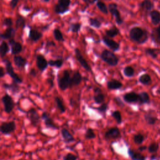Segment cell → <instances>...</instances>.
I'll return each mask as SVG.
<instances>
[{"instance_id":"6da1fadb","label":"cell","mask_w":160,"mask_h":160,"mask_svg":"<svg viewBox=\"0 0 160 160\" xmlns=\"http://www.w3.org/2000/svg\"><path fill=\"white\" fill-rule=\"evenodd\" d=\"M130 39L138 44H143L148 39V33L147 31L140 27L135 26L129 31Z\"/></svg>"},{"instance_id":"7a4b0ae2","label":"cell","mask_w":160,"mask_h":160,"mask_svg":"<svg viewBox=\"0 0 160 160\" xmlns=\"http://www.w3.org/2000/svg\"><path fill=\"white\" fill-rule=\"evenodd\" d=\"M100 58L104 62L111 66H116L119 62V59L116 55L108 49H104L101 52Z\"/></svg>"},{"instance_id":"3957f363","label":"cell","mask_w":160,"mask_h":160,"mask_svg":"<svg viewBox=\"0 0 160 160\" xmlns=\"http://www.w3.org/2000/svg\"><path fill=\"white\" fill-rule=\"evenodd\" d=\"M70 73L68 70L65 69L62 72L61 76L58 75V85L59 88L61 91H65L67 89L69 88L70 83Z\"/></svg>"},{"instance_id":"277c9868","label":"cell","mask_w":160,"mask_h":160,"mask_svg":"<svg viewBox=\"0 0 160 160\" xmlns=\"http://www.w3.org/2000/svg\"><path fill=\"white\" fill-rule=\"evenodd\" d=\"M5 67H6V71L8 73V74L12 79V80L15 82H16L18 84H21L22 82V79L21 76H19L18 74H16L14 71L13 66L12 65L11 62L8 59H4V60Z\"/></svg>"},{"instance_id":"5b68a950","label":"cell","mask_w":160,"mask_h":160,"mask_svg":"<svg viewBox=\"0 0 160 160\" xmlns=\"http://www.w3.org/2000/svg\"><path fill=\"white\" fill-rule=\"evenodd\" d=\"M1 101H2V102L4 106V111L8 114L11 112L12 111V110L14 108V105H15L14 101L12 98L8 94L6 93L2 96V97L1 98Z\"/></svg>"},{"instance_id":"8992f818","label":"cell","mask_w":160,"mask_h":160,"mask_svg":"<svg viewBox=\"0 0 160 160\" xmlns=\"http://www.w3.org/2000/svg\"><path fill=\"white\" fill-rule=\"evenodd\" d=\"M71 0H58V3L54 6V11L58 14H62L69 11Z\"/></svg>"},{"instance_id":"52a82bcc","label":"cell","mask_w":160,"mask_h":160,"mask_svg":"<svg viewBox=\"0 0 160 160\" xmlns=\"http://www.w3.org/2000/svg\"><path fill=\"white\" fill-rule=\"evenodd\" d=\"M16 129V123L13 121L3 122L0 125V132L5 135H9Z\"/></svg>"},{"instance_id":"ba28073f","label":"cell","mask_w":160,"mask_h":160,"mask_svg":"<svg viewBox=\"0 0 160 160\" xmlns=\"http://www.w3.org/2000/svg\"><path fill=\"white\" fill-rule=\"evenodd\" d=\"M108 10L109 11L112 16L114 17L116 24H118V25H121L123 22V20L118 9V5L116 3L110 4L108 6Z\"/></svg>"},{"instance_id":"9c48e42d","label":"cell","mask_w":160,"mask_h":160,"mask_svg":"<svg viewBox=\"0 0 160 160\" xmlns=\"http://www.w3.org/2000/svg\"><path fill=\"white\" fill-rule=\"evenodd\" d=\"M74 52H75V56L76 59L78 60V61L79 62V64H81V66L84 69H86L87 71L91 72H92V69L91 68V66H89V64L88 63V62L86 61V60L84 59V58L83 57V56L82 55V54L81 53L79 49L76 48L74 50Z\"/></svg>"},{"instance_id":"30bf717a","label":"cell","mask_w":160,"mask_h":160,"mask_svg":"<svg viewBox=\"0 0 160 160\" xmlns=\"http://www.w3.org/2000/svg\"><path fill=\"white\" fill-rule=\"evenodd\" d=\"M27 115L31 124L34 126H36L40 120V115L38 111L33 108H30L27 112Z\"/></svg>"},{"instance_id":"8fae6325","label":"cell","mask_w":160,"mask_h":160,"mask_svg":"<svg viewBox=\"0 0 160 160\" xmlns=\"http://www.w3.org/2000/svg\"><path fill=\"white\" fill-rule=\"evenodd\" d=\"M41 118L44 120V125L47 128H50V129H56V130L59 129L58 126H57L54 123V121L51 118L48 112H46V111L43 112L41 115Z\"/></svg>"},{"instance_id":"7c38bea8","label":"cell","mask_w":160,"mask_h":160,"mask_svg":"<svg viewBox=\"0 0 160 160\" xmlns=\"http://www.w3.org/2000/svg\"><path fill=\"white\" fill-rule=\"evenodd\" d=\"M123 100L129 104L138 103L139 102V95L134 91H130L125 93L122 96Z\"/></svg>"},{"instance_id":"4fadbf2b","label":"cell","mask_w":160,"mask_h":160,"mask_svg":"<svg viewBox=\"0 0 160 160\" xmlns=\"http://www.w3.org/2000/svg\"><path fill=\"white\" fill-rule=\"evenodd\" d=\"M36 63L38 68L41 72L44 71L48 66V62L45 58V57L41 54H39L36 56Z\"/></svg>"},{"instance_id":"5bb4252c","label":"cell","mask_w":160,"mask_h":160,"mask_svg":"<svg viewBox=\"0 0 160 160\" xmlns=\"http://www.w3.org/2000/svg\"><path fill=\"white\" fill-rule=\"evenodd\" d=\"M9 44L11 46V54L13 55H17L19 54L22 50V44L16 41L14 39H9Z\"/></svg>"},{"instance_id":"9a60e30c","label":"cell","mask_w":160,"mask_h":160,"mask_svg":"<svg viewBox=\"0 0 160 160\" xmlns=\"http://www.w3.org/2000/svg\"><path fill=\"white\" fill-rule=\"evenodd\" d=\"M121 132L118 128L114 127L108 130L104 134V138L106 139H115L119 138Z\"/></svg>"},{"instance_id":"2e32d148","label":"cell","mask_w":160,"mask_h":160,"mask_svg":"<svg viewBox=\"0 0 160 160\" xmlns=\"http://www.w3.org/2000/svg\"><path fill=\"white\" fill-rule=\"evenodd\" d=\"M102 41L109 49H111L112 51H117L119 49L120 46L119 44L115 41L109 38L108 36L102 37Z\"/></svg>"},{"instance_id":"e0dca14e","label":"cell","mask_w":160,"mask_h":160,"mask_svg":"<svg viewBox=\"0 0 160 160\" xmlns=\"http://www.w3.org/2000/svg\"><path fill=\"white\" fill-rule=\"evenodd\" d=\"M105 99V96L102 93L101 89L99 88L96 87L94 89V96L93 100L96 104H101L104 102Z\"/></svg>"},{"instance_id":"ac0fdd59","label":"cell","mask_w":160,"mask_h":160,"mask_svg":"<svg viewBox=\"0 0 160 160\" xmlns=\"http://www.w3.org/2000/svg\"><path fill=\"white\" fill-rule=\"evenodd\" d=\"M82 77L81 73L79 71H76L72 74V77L70 79V83H69V88H72L74 86H78L82 81Z\"/></svg>"},{"instance_id":"d6986e66","label":"cell","mask_w":160,"mask_h":160,"mask_svg":"<svg viewBox=\"0 0 160 160\" xmlns=\"http://www.w3.org/2000/svg\"><path fill=\"white\" fill-rule=\"evenodd\" d=\"M15 29L12 26L8 27L6 28L4 32L0 33V39L6 40L12 39L15 36Z\"/></svg>"},{"instance_id":"ffe728a7","label":"cell","mask_w":160,"mask_h":160,"mask_svg":"<svg viewBox=\"0 0 160 160\" xmlns=\"http://www.w3.org/2000/svg\"><path fill=\"white\" fill-rule=\"evenodd\" d=\"M128 153L131 160H146V156L131 148H128Z\"/></svg>"},{"instance_id":"44dd1931","label":"cell","mask_w":160,"mask_h":160,"mask_svg":"<svg viewBox=\"0 0 160 160\" xmlns=\"http://www.w3.org/2000/svg\"><path fill=\"white\" fill-rule=\"evenodd\" d=\"M61 134L65 143H70L74 141L72 134L67 129L62 128L61 130Z\"/></svg>"},{"instance_id":"7402d4cb","label":"cell","mask_w":160,"mask_h":160,"mask_svg":"<svg viewBox=\"0 0 160 160\" xmlns=\"http://www.w3.org/2000/svg\"><path fill=\"white\" fill-rule=\"evenodd\" d=\"M2 87L4 89H6L10 91L12 94H16L19 92V91H20V88L18 83H17L14 81H12V82L11 84H8L6 82L2 84Z\"/></svg>"},{"instance_id":"603a6c76","label":"cell","mask_w":160,"mask_h":160,"mask_svg":"<svg viewBox=\"0 0 160 160\" xmlns=\"http://www.w3.org/2000/svg\"><path fill=\"white\" fill-rule=\"evenodd\" d=\"M13 61L16 66L18 68H24L28 62L26 58L19 55H15L13 58Z\"/></svg>"},{"instance_id":"cb8c5ba5","label":"cell","mask_w":160,"mask_h":160,"mask_svg":"<svg viewBox=\"0 0 160 160\" xmlns=\"http://www.w3.org/2000/svg\"><path fill=\"white\" fill-rule=\"evenodd\" d=\"M122 84L118 80L111 79L107 82V88L110 90H117L122 88Z\"/></svg>"},{"instance_id":"d4e9b609","label":"cell","mask_w":160,"mask_h":160,"mask_svg":"<svg viewBox=\"0 0 160 160\" xmlns=\"http://www.w3.org/2000/svg\"><path fill=\"white\" fill-rule=\"evenodd\" d=\"M42 36V34L41 32L38 31L37 29H32L31 28L29 32V35L28 38L30 40L32 41H37L39 39H41Z\"/></svg>"},{"instance_id":"484cf974","label":"cell","mask_w":160,"mask_h":160,"mask_svg":"<svg viewBox=\"0 0 160 160\" xmlns=\"http://www.w3.org/2000/svg\"><path fill=\"white\" fill-rule=\"evenodd\" d=\"M139 95V102L138 104L142 105L144 104H149L150 103V97L149 94L146 91H142L138 94Z\"/></svg>"},{"instance_id":"4316f807","label":"cell","mask_w":160,"mask_h":160,"mask_svg":"<svg viewBox=\"0 0 160 160\" xmlns=\"http://www.w3.org/2000/svg\"><path fill=\"white\" fill-rule=\"evenodd\" d=\"M150 18L153 25H158L160 22V12L158 10H152L150 12Z\"/></svg>"},{"instance_id":"83f0119b","label":"cell","mask_w":160,"mask_h":160,"mask_svg":"<svg viewBox=\"0 0 160 160\" xmlns=\"http://www.w3.org/2000/svg\"><path fill=\"white\" fill-rule=\"evenodd\" d=\"M140 7L143 11H149L153 8L154 4L151 0H144L141 2Z\"/></svg>"},{"instance_id":"f1b7e54d","label":"cell","mask_w":160,"mask_h":160,"mask_svg":"<svg viewBox=\"0 0 160 160\" xmlns=\"http://www.w3.org/2000/svg\"><path fill=\"white\" fill-rule=\"evenodd\" d=\"M9 51V48L8 44L5 41H2L0 44V57L3 58Z\"/></svg>"},{"instance_id":"f546056e","label":"cell","mask_w":160,"mask_h":160,"mask_svg":"<svg viewBox=\"0 0 160 160\" xmlns=\"http://www.w3.org/2000/svg\"><path fill=\"white\" fill-rule=\"evenodd\" d=\"M138 81L141 84L147 86L151 83V78L148 74L145 73V74H141L139 76Z\"/></svg>"},{"instance_id":"4dcf8cb0","label":"cell","mask_w":160,"mask_h":160,"mask_svg":"<svg viewBox=\"0 0 160 160\" xmlns=\"http://www.w3.org/2000/svg\"><path fill=\"white\" fill-rule=\"evenodd\" d=\"M54 101L58 109L59 110L61 113H64L66 111V106L63 102L62 99L59 96H56L54 98Z\"/></svg>"},{"instance_id":"1f68e13d","label":"cell","mask_w":160,"mask_h":160,"mask_svg":"<svg viewBox=\"0 0 160 160\" xmlns=\"http://www.w3.org/2000/svg\"><path fill=\"white\" fill-rule=\"evenodd\" d=\"M145 52L152 59H156L160 53V49L157 48H146L145 49Z\"/></svg>"},{"instance_id":"d6a6232c","label":"cell","mask_w":160,"mask_h":160,"mask_svg":"<svg viewBox=\"0 0 160 160\" xmlns=\"http://www.w3.org/2000/svg\"><path fill=\"white\" fill-rule=\"evenodd\" d=\"M144 119L146 122L149 125H154L158 121V118L156 116L148 113L144 114Z\"/></svg>"},{"instance_id":"836d02e7","label":"cell","mask_w":160,"mask_h":160,"mask_svg":"<svg viewBox=\"0 0 160 160\" xmlns=\"http://www.w3.org/2000/svg\"><path fill=\"white\" fill-rule=\"evenodd\" d=\"M48 62V65L51 67H55L56 68H61L63 64V60L62 59H58L56 60L50 59Z\"/></svg>"},{"instance_id":"e575fe53","label":"cell","mask_w":160,"mask_h":160,"mask_svg":"<svg viewBox=\"0 0 160 160\" xmlns=\"http://www.w3.org/2000/svg\"><path fill=\"white\" fill-rule=\"evenodd\" d=\"M134 69L130 66H127L123 69V74L127 78H132L134 76Z\"/></svg>"},{"instance_id":"d590c367","label":"cell","mask_w":160,"mask_h":160,"mask_svg":"<svg viewBox=\"0 0 160 160\" xmlns=\"http://www.w3.org/2000/svg\"><path fill=\"white\" fill-rule=\"evenodd\" d=\"M105 33H106V36L110 37V38H113L119 34V30L118 28H116V27H112L109 29L106 30Z\"/></svg>"},{"instance_id":"8d00e7d4","label":"cell","mask_w":160,"mask_h":160,"mask_svg":"<svg viewBox=\"0 0 160 160\" xmlns=\"http://www.w3.org/2000/svg\"><path fill=\"white\" fill-rule=\"evenodd\" d=\"M26 26V19L22 16H19L16 21V28H24Z\"/></svg>"},{"instance_id":"74e56055","label":"cell","mask_w":160,"mask_h":160,"mask_svg":"<svg viewBox=\"0 0 160 160\" xmlns=\"http://www.w3.org/2000/svg\"><path fill=\"white\" fill-rule=\"evenodd\" d=\"M111 116L114 119L116 122L118 124H120L122 122V116L119 111L115 110L111 112Z\"/></svg>"},{"instance_id":"f35d334b","label":"cell","mask_w":160,"mask_h":160,"mask_svg":"<svg viewBox=\"0 0 160 160\" xmlns=\"http://www.w3.org/2000/svg\"><path fill=\"white\" fill-rule=\"evenodd\" d=\"M53 35H54V37L56 40H57L58 41H64V39L63 35H62L61 31L59 29L55 28L53 30Z\"/></svg>"},{"instance_id":"ab89813d","label":"cell","mask_w":160,"mask_h":160,"mask_svg":"<svg viewBox=\"0 0 160 160\" xmlns=\"http://www.w3.org/2000/svg\"><path fill=\"white\" fill-rule=\"evenodd\" d=\"M144 140V136L142 134H136L133 136L134 142L136 144H141Z\"/></svg>"},{"instance_id":"60d3db41","label":"cell","mask_w":160,"mask_h":160,"mask_svg":"<svg viewBox=\"0 0 160 160\" xmlns=\"http://www.w3.org/2000/svg\"><path fill=\"white\" fill-rule=\"evenodd\" d=\"M159 147V146L158 143L153 142H151L148 146L147 149H148L149 152H150V153H155V152H156L158 151Z\"/></svg>"},{"instance_id":"b9f144b4","label":"cell","mask_w":160,"mask_h":160,"mask_svg":"<svg viewBox=\"0 0 160 160\" xmlns=\"http://www.w3.org/2000/svg\"><path fill=\"white\" fill-rule=\"evenodd\" d=\"M97 8L104 14H107L108 12V9L106 5L102 1H98L96 3Z\"/></svg>"},{"instance_id":"7bdbcfd3","label":"cell","mask_w":160,"mask_h":160,"mask_svg":"<svg viewBox=\"0 0 160 160\" xmlns=\"http://www.w3.org/2000/svg\"><path fill=\"white\" fill-rule=\"evenodd\" d=\"M96 135L94 131V130L91 128H88L85 132L84 137L86 139H92L96 138Z\"/></svg>"},{"instance_id":"ee69618b","label":"cell","mask_w":160,"mask_h":160,"mask_svg":"<svg viewBox=\"0 0 160 160\" xmlns=\"http://www.w3.org/2000/svg\"><path fill=\"white\" fill-rule=\"evenodd\" d=\"M96 109L99 112V113H101V114H104L107 110L108 109V103H105V102H103L102 104H101V105L99 106H98V108H96Z\"/></svg>"},{"instance_id":"f6af8a7d","label":"cell","mask_w":160,"mask_h":160,"mask_svg":"<svg viewBox=\"0 0 160 160\" xmlns=\"http://www.w3.org/2000/svg\"><path fill=\"white\" fill-rule=\"evenodd\" d=\"M89 22L90 26L96 28H99L101 26V22L96 18H89Z\"/></svg>"},{"instance_id":"bcb514c9","label":"cell","mask_w":160,"mask_h":160,"mask_svg":"<svg viewBox=\"0 0 160 160\" xmlns=\"http://www.w3.org/2000/svg\"><path fill=\"white\" fill-rule=\"evenodd\" d=\"M81 25L80 23H78V22L72 23L70 26V30L72 32H78L81 29Z\"/></svg>"},{"instance_id":"7dc6e473","label":"cell","mask_w":160,"mask_h":160,"mask_svg":"<svg viewBox=\"0 0 160 160\" xmlns=\"http://www.w3.org/2000/svg\"><path fill=\"white\" fill-rule=\"evenodd\" d=\"M78 156L72 153L69 152L63 156V160H77Z\"/></svg>"},{"instance_id":"c3c4849f","label":"cell","mask_w":160,"mask_h":160,"mask_svg":"<svg viewBox=\"0 0 160 160\" xmlns=\"http://www.w3.org/2000/svg\"><path fill=\"white\" fill-rule=\"evenodd\" d=\"M3 25L6 26L7 28L8 27H11L13 22H12V19L11 18H6L3 20V22H2Z\"/></svg>"},{"instance_id":"681fc988","label":"cell","mask_w":160,"mask_h":160,"mask_svg":"<svg viewBox=\"0 0 160 160\" xmlns=\"http://www.w3.org/2000/svg\"><path fill=\"white\" fill-rule=\"evenodd\" d=\"M19 0H11L9 2V6L12 9H14L18 5Z\"/></svg>"},{"instance_id":"f907efd6","label":"cell","mask_w":160,"mask_h":160,"mask_svg":"<svg viewBox=\"0 0 160 160\" xmlns=\"http://www.w3.org/2000/svg\"><path fill=\"white\" fill-rule=\"evenodd\" d=\"M5 74L6 72H5L4 69L2 67L0 66V78H3L5 76Z\"/></svg>"},{"instance_id":"816d5d0a","label":"cell","mask_w":160,"mask_h":160,"mask_svg":"<svg viewBox=\"0 0 160 160\" xmlns=\"http://www.w3.org/2000/svg\"><path fill=\"white\" fill-rule=\"evenodd\" d=\"M156 36L158 41H160V25L156 28Z\"/></svg>"},{"instance_id":"f5cc1de1","label":"cell","mask_w":160,"mask_h":160,"mask_svg":"<svg viewBox=\"0 0 160 160\" xmlns=\"http://www.w3.org/2000/svg\"><path fill=\"white\" fill-rule=\"evenodd\" d=\"M37 73H36V71L34 69H31L29 71V75L31 76H32V77H35L36 76Z\"/></svg>"},{"instance_id":"db71d44e","label":"cell","mask_w":160,"mask_h":160,"mask_svg":"<svg viewBox=\"0 0 160 160\" xmlns=\"http://www.w3.org/2000/svg\"><path fill=\"white\" fill-rule=\"evenodd\" d=\"M97 0H83L84 2H85L87 4H93L94 2H95Z\"/></svg>"},{"instance_id":"11a10c76","label":"cell","mask_w":160,"mask_h":160,"mask_svg":"<svg viewBox=\"0 0 160 160\" xmlns=\"http://www.w3.org/2000/svg\"><path fill=\"white\" fill-rule=\"evenodd\" d=\"M147 148H148V147H147L146 146H142L139 147V148H138V150L140 151H142L146 150Z\"/></svg>"},{"instance_id":"9f6ffc18","label":"cell","mask_w":160,"mask_h":160,"mask_svg":"<svg viewBox=\"0 0 160 160\" xmlns=\"http://www.w3.org/2000/svg\"><path fill=\"white\" fill-rule=\"evenodd\" d=\"M46 46H55V43L54 42H52V41H48L47 42V44H46Z\"/></svg>"},{"instance_id":"6f0895ef","label":"cell","mask_w":160,"mask_h":160,"mask_svg":"<svg viewBox=\"0 0 160 160\" xmlns=\"http://www.w3.org/2000/svg\"><path fill=\"white\" fill-rule=\"evenodd\" d=\"M41 1L42 2H49L50 0H41Z\"/></svg>"},{"instance_id":"680465c9","label":"cell","mask_w":160,"mask_h":160,"mask_svg":"<svg viewBox=\"0 0 160 160\" xmlns=\"http://www.w3.org/2000/svg\"><path fill=\"white\" fill-rule=\"evenodd\" d=\"M31 1H32V0H31Z\"/></svg>"},{"instance_id":"91938a15","label":"cell","mask_w":160,"mask_h":160,"mask_svg":"<svg viewBox=\"0 0 160 160\" xmlns=\"http://www.w3.org/2000/svg\"><path fill=\"white\" fill-rule=\"evenodd\" d=\"M159 73H160V72H159Z\"/></svg>"}]
</instances>
